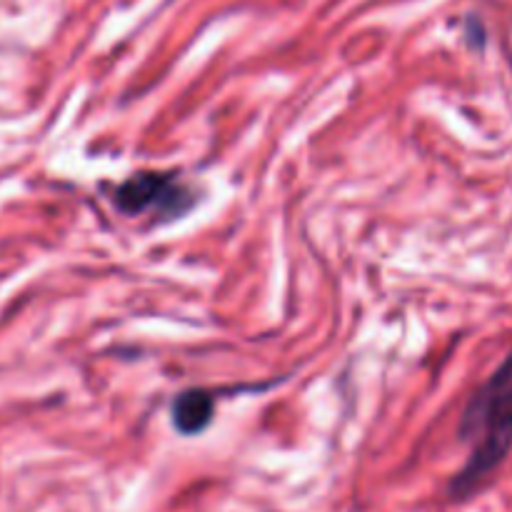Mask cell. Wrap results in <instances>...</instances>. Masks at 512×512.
<instances>
[{
    "label": "cell",
    "mask_w": 512,
    "mask_h": 512,
    "mask_svg": "<svg viewBox=\"0 0 512 512\" xmlns=\"http://www.w3.org/2000/svg\"><path fill=\"white\" fill-rule=\"evenodd\" d=\"M458 435L470 445V458L450 483V498L465 500L503 465L512 448V353L475 390Z\"/></svg>",
    "instance_id": "obj_1"
},
{
    "label": "cell",
    "mask_w": 512,
    "mask_h": 512,
    "mask_svg": "<svg viewBox=\"0 0 512 512\" xmlns=\"http://www.w3.org/2000/svg\"><path fill=\"white\" fill-rule=\"evenodd\" d=\"M195 193L175 173H143L130 175L115 190V208L123 215H153L155 220L183 218L193 210Z\"/></svg>",
    "instance_id": "obj_2"
},
{
    "label": "cell",
    "mask_w": 512,
    "mask_h": 512,
    "mask_svg": "<svg viewBox=\"0 0 512 512\" xmlns=\"http://www.w3.org/2000/svg\"><path fill=\"white\" fill-rule=\"evenodd\" d=\"M173 425L180 435H200L215 415V398L213 393L203 388L183 390L178 398L173 400Z\"/></svg>",
    "instance_id": "obj_3"
}]
</instances>
